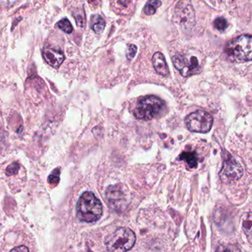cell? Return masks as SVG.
<instances>
[{
	"mask_svg": "<svg viewBox=\"0 0 252 252\" xmlns=\"http://www.w3.org/2000/svg\"><path fill=\"white\" fill-rule=\"evenodd\" d=\"M77 217L81 221L94 222L101 218L103 213L102 204L91 191L83 193L76 206Z\"/></svg>",
	"mask_w": 252,
	"mask_h": 252,
	"instance_id": "1",
	"label": "cell"
},
{
	"mask_svg": "<svg viewBox=\"0 0 252 252\" xmlns=\"http://www.w3.org/2000/svg\"><path fill=\"white\" fill-rule=\"evenodd\" d=\"M252 39L249 34H243L231 40L225 48L230 60L243 63L252 60Z\"/></svg>",
	"mask_w": 252,
	"mask_h": 252,
	"instance_id": "2",
	"label": "cell"
},
{
	"mask_svg": "<svg viewBox=\"0 0 252 252\" xmlns=\"http://www.w3.org/2000/svg\"><path fill=\"white\" fill-rule=\"evenodd\" d=\"M135 233L127 228H119L106 239L105 245L110 252H126L135 243Z\"/></svg>",
	"mask_w": 252,
	"mask_h": 252,
	"instance_id": "3",
	"label": "cell"
},
{
	"mask_svg": "<svg viewBox=\"0 0 252 252\" xmlns=\"http://www.w3.org/2000/svg\"><path fill=\"white\" fill-rule=\"evenodd\" d=\"M163 105L164 104L160 98L155 95H150L143 98L138 103L134 115L136 119L141 120H152L161 111Z\"/></svg>",
	"mask_w": 252,
	"mask_h": 252,
	"instance_id": "4",
	"label": "cell"
},
{
	"mask_svg": "<svg viewBox=\"0 0 252 252\" xmlns=\"http://www.w3.org/2000/svg\"><path fill=\"white\" fill-rule=\"evenodd\" d=\"M186 125L189 130L198 133H206L212 129L213 117L204 110H197L187 116Z\"/></svg>",
	"mask_w": 252,
	"mask_h": 252,
	"instance_id": "5",
	"label": "cell"
},
{
	"mask_svg": "<svg viewBox=\"0 0 252 252\" xmlns=\"http://www.w3.org/2000/svg\"><path fill=\"white\" fill-rule=\"evenodd\" d=\"M175 19L185 32L192 30L195 25V13L190 0H180L175 7Z\"/></svg>",
	"mask_w": 252,
	"mask_h": 252,
	"instance_id": "6",
	"label": "cell"
},
{
	"mask_svg": "<svg viewBox=\"0 0 252 252\" xmlns=\"http://www.w3.org/2000/svg\"><path fill=\"white\" fill-rule=\"evenodd\" d=\"M129 194L122 186H110L106 191V197L110 206L116 211H124L129 204Z\"/></svg>",
	"mask_w": 252,
	"mask_h": 252,
	"instance_id": "7",
	"label": "cell"
},
{
	"mask_svg": "<svg viewBox=\"0 0 252 252\" xmlns=\"http://www.w3.org/2000/svg\"><path fill=\"white\" fill-rule=\"evenodd\" d=\"M172 63L184 77H189L200 71L198 60L195 57H191L187 60L184 56H174L172 57Z\"/></svg>",
	"mask_w": 252,
	"mask_h": 252,
	"instance_id": "8",
	"label": "cell"
},
{
	"mask_svg": "<svg viewBox=\"0 0 252 252\" xmlns=\"http://www.w3.org/2000/svg\"><path fill=\"white\" fill-rule=\"evenodd\" d=\"M243 175V167L239 162L232 158H228L224 161L219 173L221 181L225 183L238 181Z\"/></svg>",
	"mask_w": 252,
	"mask_h": 252,
	"instance_id": "9",
	"label": "cell"
},
{
	"mask_svg": "<svg viewBox=\"0 0 252 252\" xmlns=\"http://www.w3.org/2000/svg\"><path fill=\"white\" fill-rule=\"evenodd\" d=\"M43 57L46 63L55 68H58L64 60L63 53L51 48H45L43 50Z\"/></svg>",
	"mask_w": 252,
	"mask_h": 252,
	"instance_id": "10",
	"label": "cell"
},
{
	"mask_svg": "<svg viewBox=\"0 0 252 252\" xmlns=\"http://www.w3.org/2000/svg\"><path fill=\"white\" fill-rule=\"evenodd\" d=\"M153 63L155 70L160 76H166L169 74V68L164 57L160 52H157L153 55Z\"/></svg>",
	"mask_w": 252,
	"mask_h": 252,
	"instance_id": "11",
	"label": "cell"
},
{
	"mask_svg": "<svg viewBox=\"0 0 252 252\" xmlns=\"http://www.w3.org/2000/svg\"><path fill=\"white\" fill-rule=\"evenodd\" d=\"M91 28L97 34H101L105 29V21L99 15H94L91 20Z\"/></svg>",
	"mask_w": 252,
	"mask_h": 252,
	"instance_id": "12",
	"label": "cell"
},
{
	"mask_svg": "<svg viewBox=\"0 0 252 252\" xmlns=\"http://www.w3.org/2000/svg\"><path fill=\"white\" fill-rule=\"evenodd\" d=\"M180 159L187 162L190 168H195L197 166V158L195 153L185 152L180 156Z\"/></svg>",
	"mask_w": 252,
	"mask_h": 252,
	"instance_id": "13",
	"label": "cell"
},
{
	"mask_svg": "<svg viewBox=\"0 0 252 252\" xmlns=\"http://www.w3.org/2000/svg\"><path fill=\"white\" fill-rule=\"evenodd\" d=\"M160 5H161V2L159 0H150L144 7V13L147 15H153L156 14V11Z\"/></svg>",
	"mask_w": 252,
	"mask_h": 252,
	"instance_id": "14",
	"label": "cell"
},
{
	"mask_svg": "<svg viewBox=\"0 0 252 252\" xmlns=\"http://www.w3.org/2000/svg\"><path fill=\"white\" fill-rule=\"evenodd\" d=\"M58 26L64 33H71L73 32V26H72L71 23L67 18L63 19L61 21L59 22Z\"/></svg>",
	"mask_w": 252,
	"mask_h": 252,
	"instance_id": "15",
	"label": "cell"
},
{
	"mask_svg": "<svg viewBox=\"0 0 252 252\" xmlns=\"http://www.w3.org/2000/svg\"><path fill=\"white\" fill-rule=\"evenodd\" d=\"M20 169V164L17 162H14L7 166L6 170H5V174L8 176H13V175H17Z\"/></svg>",
	"mask_w": 252,
	"mask_h": 252,
	"instance_id": "16",
	"label": "cell"
},
{
	"mask_svg": "<svg viewBox=\"0 0 252 252\" xmlns=\"http://www.w3.org/2000/svg\"><path fill=\"white\" fill-rule=\"evenodd\" d=\"M214 25H215V29H218L220 32H223L228 27V23L225 19L222 18V17H219V18L216 19L214 22Z\"/></svg>",
	"mask_w": 252,
	"mask_h": 252,
	"instance_id": "17",
	"label": "cell"
},
{
	"mask_svg": "<svg viewBox=\"0 0 252 252\" xmlns=\"http://www.w3.org/2000/svg\"><path fill=\"white\" fill-rule=\"evenodd\" d=\"M243 228L245 232L249 237V241H251V235H252V220H251V212L249 213V217L243 222Z\"/></svg>",
	"mask_w": 252,
	"mask_h": 252,
	"instance_id": "18",
	"label": "cell"
},
{
	"mask_svg": "<svg viewBox=\"0 0 252 252\" xmlns=\"http://www.w3.org/2000/svg\"><path fill=\"white\" fill-rule=\"evenodd\" d=\"M60 170L59 169H55L52 173L50 175L49 178H48V182L51 184H58L60 182Z\"/></svg>",
	"mask_w": 252,
	"mask_h": 252,
	"instance_id": "19",
	"label": "cell"
},
{
	"mask_svg": "<svg viewBox=\"0 0 252 252\" xmlns=\"http://www.w3.org/2000/svg\"><path fill=\"white\" fill-rule=\"evenodd\" d=\"M137 51H138V48H137L136 45H129L128 46L127 50H126V59L129 61H131L136 54Z\"/></svg>",
	"mask_w": 252,
	"mask_h": 252,
	"instance_id": "20",
	"label": "cell"
},
{
	"mask_svg": "<svg viewBox=\"0 0 252 252\" xmlns=\"http://www.w3.org/2000/svg\"><path fill=\"white\" fill-rule=\"evenodd\" d=\"M75 20H76V26L80 28H84L85 26V14L83 13H77L74 15Z\"/></svg>",
	"mask_w": 252,
	"mask_h": 252,
	"instance_id": "21",
	"label": "cell"
},
{
	"mask_svg": "<svg viewBox=\"0 0 252 252\" xmlns=\"http://www.w3.org/2000/svg\"><path fill=\"white\" fill-rule=\"evenodd\" d=\"M30 249L26 246H21L20 247L14 248L11 249V252H29Z\"/></svg>",
	"mask_w": 252,
	"mask_h": 252,
	"instance_id": "22",
	"label": "cell"
},
{
	"mask_svg": "<svg viewBox=\"0 0 252 252\" xmlns=\"http://www.w3.org/2000/svg\"><path fill=\"white\" fill-rule=\"evenodd\" d=\"M87 1H88V3H89L91 6L95 7V8H96V7H98V5H100V4H101V0H87Z\"/></svg>",
	"mask_w": 252,
	"mask_h": 252,
	"instance_id": "23",
	"label": "cell"
}]
</instances>
